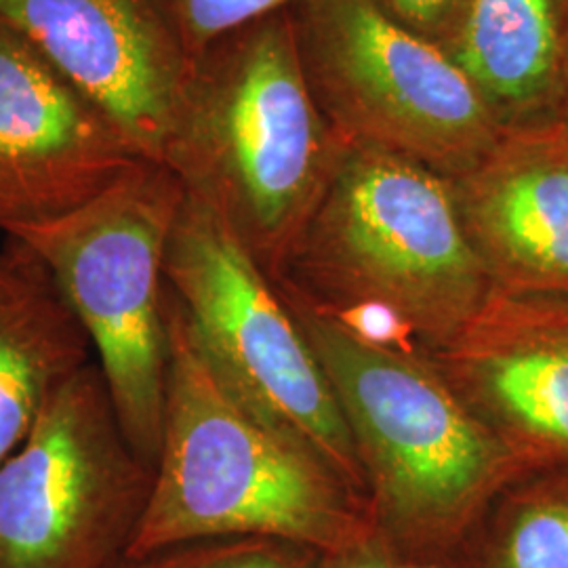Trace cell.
<instances>
[{
  "mask_svg": "<svg viewBox=\"0 0 568 568\" xmlns=\"http://www.w3.org/2000/svg\"><path fill=\"white\" fill-rule=\"evenodd\" d=\"M164 318L163 440L129 560L220 537H272L321 554L373 537L377 528L365 495L227 386L169 286Z\"/></svg>",
  "mask_w": 568,
  "mask_h": 568,
  "instance_id": "1",
  "label": "cell"
},
{
  "mask_svg": "<svg viewBox=\"0 0 568 568\" xmlns=\"http://www.w3.org/2000/svg\"><path fill=\"white\" fill-rule=\"evenodd\" d=\"M116 568H152L150 567V562H138V560H126V562H122L121 567Z\"/></svg>",
  "mask_w": 568,
  "mask_h": 568,
  "instance_id": "22",
  "label": "cell"
},
{
  "mask_svg": "<svg viewBox=\"0 0 568 568\" xmlns=\"http://www.w3.org/2000/svg\"><path fill=\"white\" fill-rule=\"evenodd\" d=\"M276 283L321 304L389 305L427 352L453 339L493 288L453 182L361 143L345 145Z\"/></svg>",
  "mask_w": 568,
  "mask_h": 568,
  "instance_id": "4",
  "label": "cell"
},
{
  "mask_svg": "<svg viewBox=\"0 0 568 568\" xmlns=\"http://www.w3.org/2000/svg\"><path fill=\"white\" fill-rule=\"evenodd\" d=\"M459 568H568V469L527 474L506 488Z\"/></svg>",
  "mask_w": 568,
  "mask_h": 568,
  "instance_id": "15",
  "label": "cell"
},
{
  "mask_svg": "<svg viewBox=\"0 0 568 568\" xmlns=\"http://www.w3.org/2000/svg\"><path fill=\"white\" fill-rule=\"evenodd\" d=\"M394 568H457L448 567V565H434V562H396Z\"/></svg>",
  "mask_w": 568,
  "mask_h": 568,
  "instance_id": "21",
  "label": "cell"
},
{
  "mask_svg": "<svg viewBox=\"0 0 568 568\" xmlns=\"http://www.w3.org/2000/svg\"><path fill=\"white\" fill-rule=\"evenodd\" d=\"M567 126H568V102H567Z\"/></svg>",
  "mask_w": 568,
  "mask_h": 568,
  "instance_id": "23",
  "label": "cell"
},
{
  "mask_svg": "<svg viewBox=\"0 0 568 568\" xmlns=\"http://www.w3.org/2000/svg\"><path fill=\"white\" fill-rule=\"evenodd\" d=\"M447 53L504 133L567 126L568 0H467Z\"/></svg>",
  "mask_w": 568,
  "mask_h": 568,
  "instance_id": "13",
  "label": "cell"
},
{
  "mask_svg": "<svg viewBox=\"0 0 568 568\" xmlns=\"http://www.w3.org/2000/svg\"><path fill=\"white\" fill-rule=\"evenodd\" d=\"M427 354L527 474L568 469V295L490 288Z\"/></svg>",
  "mask_w": 568,
  "mask_h": 568,
  "instance_id": "10",
  "label": "cell"
},
{
  "mask_svg": "<svg viewBox=\"0 0 568 568\" xmlns=\"http://www.w3.org/2000/svg\"><path fill=\"white\" fill-rule=\"evenodd\" d=\"M164 281L227 386L366 497L342 408L281 286L224 220L187 192L166 246Z\"/></svg>",
  "mask_w": 568,
  "mask_h": 568,
  "instance_id": "7",
  "label": "cell"
},
{
  "mask_svg": "<svg viewBox=\"0 0 568 568\" xmlns=\"http://www.w3.org/2000/svg\"><path fill=\"white\" fill-rule=\"evenodd\" d=\"M91 354L89 335L49 270L7 239L0 246V466Z\"/></svg>",
  "mask_w": 568,
  "mask_h": 568,
  "instance_id": "14",
  "label": "cell"
},
{
  "mask_svg": "<svg viewBox=\"0 0 568 568\" xmlns=\"http://www.w3.org/2000/svg\"><path fill=\"white\" fill-rule=\"evenodd\" d=\"M450 182L493 288L568 295V126L506 133Z\"/></svg>",
  "mask_w": 568,
  "mask_h": 568,
  "instance_id": "12",
  "label": "cell"
},
{
  "mask_svg": "<svg viewBox=\"0 0 568 568\" xmlns=\"http://www.w3.org/2000/svg\"><path fill=\"white\" fill-rule=\"evenodd\" d=\"M293 21L312 95L344 142L455 180L506 135L447 51L373 0H305Z\"/></svg>",
  "mask_w": 568,
  "mask_h": 568,
  "instance_id": "6",
  "label": "cell"
},
{
  "mask_svg": "<svg viewBox=\"0 0 568 568\" xmlns=\"http://www.w3.org/2000/svg\"><path fill=\"white\" fill-rule=\"evenodd\" d=\"M183 199L166 164L142 161L79 209L4 232L53 276L98 354L129 443L152 467L169 366L164 257Z\"/></svg>",
  "mask_w": 568,
  "mask_h": 568,
  "instance_id": "5",
  "label": "cell"
},
{
  "mask_svg": "<svg viewBox=\"0 0 568 568\" xmlns=\"http://www.w3.org/2000/svg\"><path fill=\"white\" fill-rule=\"evenodd\" d=\"M0 18L163 163L192 65L164 0H0Z\"/></svg>",
  "mask_w": 568,
  "mask_h": 568,
  "instance_id": "11",
  "label": "cell"
},
{
  "mask_svg": "<svg viewBox=\"0 0 568 568\" xmlns=\"http://www.w3.org/2000/svg\"><path fill=\"white\" fill-rule=\"evenodd\" d=\"M142 161L102 105L0 18V232L65 215Z\"/></svg>",
  "mask_w": 568,
  "mask_h": 568,
  "instance_id": "9",
  "label": "cell"
},
{
  "mask_svg": "<svg viewBox=\"0 0 568 568\" xmlns=\"http://www.w3.org/2000/svg\"><path fill=\"white\" fill-rule=\"evenodd\" d=\"M398 558L387 548L384 537L375 532L354 548L325 554L321 568H394Z\"/></svg>",
  "mask_w": 568,
  "mask_h": 568,
  "instance_id": "20",
  "label": "cell"
},
{
  "mask_svg": "<svg viewBox=\"0 0 568 568\" xmlns=\"http://www.w3.org/2000/svg\"><path fill=\"white\" fill-rule=\"evenodd\" d=\"M392 20L447 51L464 18L467 0H373Z\"/></svg>",
  "mask_w": 568,
  "mask_h": 568,
  "instance_id": "19",
  "label": "cell"
},
{
  "mask_svg": "<svg viewBox=\"0 0 568 568\" xmlns=\"http://www.w3.org/2000/svg\"><path fill=\"white\" fill-rule=\"evenodd\" d=\"M276 284L342 408L387 548L400 562L462 567L493 504L527 476L525 467L429 354L358 344L295 288Z\"/></svg>",
  "mask_w": 568,
  "mask_h": 568,
  "instance_id": "3",
  "label": "cell"
},
{
  "mask_svg": "<svg viewBox=\"0 0 568 568\" xmlns=\"http://www.w3.org/2000/svg\"><path fill=\"white\" fill-rule=\"evenodd\" d=\"M318 549L272 537H220L166 549L152 568H321Z\"/></svg>",
  "mask_w": 568,
  "mask_h": 568,
  "instance_id": "16",
  "label": "cell"
},
{
  "mask_svg": "<svg viewBox=\"0 0 568 568\" xmlns=\"http://www.w3.org/2000/svg\"><path fill=\"white\" fill-rule=\"evenodd\" d=\"M304 297L318 312L328 316L335 325L344 328L345 333L354 337L358 344L403 354V356H424V342L419 339L415 326L410 325L398 310L389 305L379 304V302L321 304L310 300L307 295Z\"/></svg>",
  "mask_w": 568,
  "mask_h": 568,
  "instance_id": "18",
  "label": "cell"
},
{
  "mask_svg": "<svg viewBox=\"0 0 568 568\" xmlns=\"http://www.w3.org/2000/svg\"><path fill=\"white\" fill-rule=\"evenodd\" d=\"M152 487L102 368L82 366L0 466V568L121 567Z\"/></svg>",
  "mask_w": 568,
  "mask_h": 568,
  "instance_id": "8",
  "label": "cell"
},
{
  "mask_svg": "<svg viewBox=\"0 0 568 568\" xmlns=\"http://www.w3.org/2000/svg\"><path fill=\"white\" fill-rule=\"evenodd\" d=\"M305 0H164L187 55L194 60L211 42Z\"/></svg>",
  "mask_w": 568,
  "mask_h": 568,
  "instance_id": "17",
  "label": "cell"
},
{
  "mask_svg": "<svg viewBox=\"0 0 568 568\" xmlns=\"http://www.w3.org/2000/svg\"><path fill=\"white\" fill-rule=\"evenodd\" d=\"M345 145L312 95L288 9L192 60L163 164L278 281Z\"/></svg>",
  "mask_w": 568,
  "mask_h": 568,
  "instance_id": "2",
  "label": "cell"
}]
</instances>
